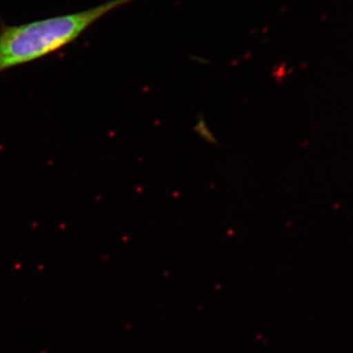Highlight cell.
Returning a JSON list of instances; mask_svg holds the SVG:
<instances>
[{"label": "cell", "mask_w": 353, "mask_h": 353, "mask_svg": "<svg viewBox=\"0 0 353 353\" xmlns=\"http://www.w3.org/2000/svg\"><path fill=\"white\" fill-rule=\"evenodd\" d=\"M136 0H109L88 10L0 30V73L54 52L76 41L104 15Z\"/></svg>", "instance_id": "1"}, {"label": "cell", "mask_w": 353, "mask_h": 353, "mask_svg": "<svg viewBox=\"0 0 353 353\" xmlns=\"http://www.w3.org/2000/svg\"><path fill=\"white\" fill-rule=\"evenodd\" d=\"M194 131L199 136H201L202 139H205L208 143H212V145H217V141H216L215 137L213 136L212 132L209 131L208 125H206L205 121L202 119L199 120L196 126H194Z\"/></svg>", "instance_id": "2"}]
</instances>
